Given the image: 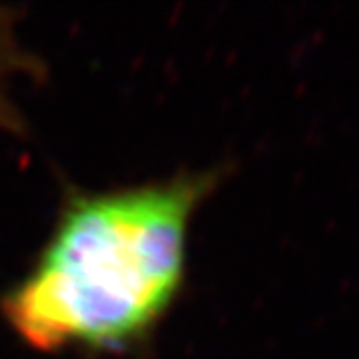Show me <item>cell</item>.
I'll list each match as a JSON object with an SVG mask.
<instances>
[{
  "label": "cell",
  "instance_id": "cell-1",
  "mask_svg": "<svg viewBox=\"0 0 359 359\" xmlns=\"http://www.w3.org/2000/svg\"><path fill=\"white\" fill-rule=\"evenodd\" d=\"M196 192L176 184L74 205L8 299L16 332L42 349L112 346L142 332L178 287Z\"/></svg>",
  "mask_w": 359,
  "mask_h": 359
}]
</instances>
